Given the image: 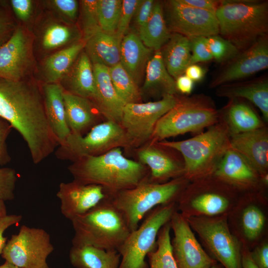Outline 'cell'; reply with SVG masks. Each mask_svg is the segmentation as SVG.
<instances>
[{
	"mask_svg": "<svg viewBox=\"0 0 268 268\" xmlns=\"http://www.w3.org/2000/svg\"><path fill=\"white\" fill-rule=\"evenodd\" d=\"M84 46V41L76 42L49 56L44 64L46 83H58L62 80L68 72Z\"/></svg>",
	"mask_w": 268,
	"mask_h": 268,
	"instance_id": "cell-34",
	"label": "cell"
},
{
	"mask_svg": "<svg viewBox=\"0 0 268 268\" xmlns=\"http://www.w3.org/2000/svg\"><path fill=\"white\" fill-rule=\"evenodd\" d=\"M141 0H122L120 17L116 32L121 39L127 34L132 19Z\"/></svg>",
	"mask_w": 268,
	"mask_h": 268,
	"instance_id": "cell-43",
	"label": "cell"
},
{
	"mask_svg": "<svg viewBox=\"0 0 268 268\" xmlns=\"http://www.w3.org/2000/svg\"><path fill=\"white\" fill-rule=\"evenodd\" d=\"M182 3L189 6L206 10L215 14L220 2L214 0H179Z\"/></svg>",
	"mask_w": 268,
	"mask_h": 268,
	"instance_id": "cell-51",
	"label": "cell"
},
{
	"mask_svg": "<svg viewBox=\"0 0 268 268\" xmlns=\"http://www.w3.org/2000/svg\"><path fill=\"white\" fill-rule=\"evenodd\" d=\"M12 129L10 124L0 117V165H1L9 163L11 160L6 141Z\"/></svg>",
	"mask_w": 268,
	"mask_h": 268,
	"instance_id": "cell-48",
	"label": "cell"
},
{
	"mask_svg": "<svg viewBox=\"0 0 268 268\" xmlns=\"http://www.w3.org/2000/svg\"><path fill=\"white\" fill-rule=\"evenodd\" d=\"M122 39L116 33L98 31L85 42V53L92 65L100 64L109 68L120 62Z\"/></svg>",
	"mask_w": 268,
	"mask_h": 268,
	"instance_id": "cell-27",
	"label": "cell"
},
{
	"mask_svg": "<svg viewBox=\"0 0 268 268\" xmlns=\"http://www.w3.org/2000/svg\"><path fill=\"white\" fill-rule=\"evenodd\" d=\"M230 136L227 124L220 116L217 123L193 137L157 142L180 153L184 165L183 176L194 181L213 175L230 147Z\"/></svg>",
	"mask_w": 268,
	"mask_h": 268,
	"instance_id": "cell-3",
	"label": "cell"
},
{
	"mask_svg": "<svg viewBox=\"0 0 268 268\" xmlns=\"http://www.w3.org/2000/svg\"><path fill=\"white\" fill-rule=\"evenodd\" d=\"M63 215L70 221L94 207L109 197L101 186L84 184L73 180L62 182L57 193Z\"/></svg>",
	"mask_w": 268,
	"mask_h": 268,
	"instance_id": "cell-16",
	"label": "cell"
},
{
	"mask_svg": "<svg viewBox=\"0 0 268 268\" xmlns=\"http://www.w3.org/2000/svg\"><path fill=\"white\" fill-rule=\"evenodd\" d=\"M136 34L144 45L154 52L160 50L167 43L171 33L167 27L160 2L155 1L148 20Z\"/></svg>",
	"mask_w": 268,
	"mask_h": 268,
	"instance_id": "cell-32",
	"label": "cell"
},
{
	"mask_svg": "<svg viewBox=\"0 0 268 268\" xmlns=\"http://www.w3.org/2000/svg\"><path fill=\"white\" fill-rule=\"evenodd\" d=\"M109 73L117 94L126 104L140 102L141 97L138 84L120 63L110 67Z\"/></svg>",
	"mask_w": 268,
	"mask_h": 268,
	"instance_id": "cell-36",
	"label": "cell"
},
{
	"mask_svg": "<svg viewBox=\"0 0 268 268\" xmlns=\"http://www.w3.org/2000/svg\"><path fill=\"white\" fill-rule=\"evenodd\" d=\"M211 268H222L221 267L218 266V265H217V263L215 264V265H213ZM223 268H224L223 267Z\"/></svg>",
	"mask_w": 268,
	"mask_h": 268,
	"instance_id": "cell-58",
	"label": "cell"
},
{
	"mask_svg": "<svg viewBox=\"0 0 268 268\" xmlns=\"http://www.w3.org/2000/svg\"><path fill=\"white\" fill-rule=\"evenodd\" d=\"M169 222L174 233L171 245L178 268H211L216 264L203 249L181 213L175 211Z\"/></svg>",
	"mask_w": 268,
	"mask_h": 268,
	"instance_id": "cell-14",
	"label": "cell"
},
{
	"mask_svg": "<svg viewBox=\"0 0 268 268\" xmlns=\"http://www.w3.org/2000/svg\"><path fill=\"white\" fill-rule=\"evenodd\" d=\"M221 117L226 122L230 134L252 131L265 126L254 110L238 99H230Z\"/></svg>",
	"mask_w": 268,
	"mask_h": 268,
	"instance_id": "cell-31",
	"label": "cell"
},
{
	"mask_svg": "<svg viewBox=\"0 0 268 268\" xmlns=\"http://www.w3.org/2000/svg\"><path fill=\"white\" fill-rule=\"evenodd\" d=\"M242 268H259L253 260L250 253L246 250H241Z\"/></svg>",
	"mask_w": 268,
	"mask_h": 268,
	"instance_id": "cell-55",
	"label": "cell"
},
{
	"mask_svg": "<svg viewBox=\"0 0 268 268\" xmlns=\"http://www.w3.org/2000/svg\"><path fill=\"white\" fill-rule=\"evenodd\" d=\"M6 214V207L3 202L0 201V215Z\"/></svg>",
	"mask_w": 268,
	"mask_h": 268,
	"instance_id": "cell-57",
	"label": "cell"
},
{
	"mask_svg": "<svg viewBox=\"0 0 268 268\" xmlns=\"http://www.w3.org/2000/svg\"><path fill=\"white\" fill-rule=\"evenodd\" d=\"M42 91L46 117L60 145L71 134L66 118L64 88L59 83H46Z\"/></svg>",
	"mask_w": 268,
	"mask_h": 268,
	"instance_id": "cell-24",
	"label": "cell"
},
{
	"mask_svg": "<svg viewBox=\"0 0 268 268\" xmlns=\"http://www.w3.org/2000/svg\"><path fill=\"white\" fill-rule=\"evenodd\" d=\"M17 179V174L13 169L0 168V201L4 202L14 198Z\"/></svg>",
	"mask_w": 268,
	"mask_h": 268,
	"instance_id": "cell-42",
	"label": "cell"
},
{
	"mask_svg": "<svg viewBox=\"0 0 268 268\" xmlns=\"http://www.w3.org/2000/svg\"><path fill=\"white\" fill-rule=\"evenodd\" d=\"M167 149V147L152 141L138 152L140 163L146 165L150 170L149 180L151 182L165 183L184 175V162L179 160Z\"/></svg>",
	"mask_w": 268,
	"mask_h": 268,
	"instance_id": "cell-18",
	"label": "cell"
},
{
	"mask_svg": "<svg viewBox=\"0 0 268 268\" xmlns=\"http://www.w3.org/2000/svg\"><path fill=\"white\" fill-rule=\"evenodd\" d=\"M215 15L219 35L241 51L268 35V2L222 0Z\"/></svg>",
	"mask_w": 268,
	"mask_h": 268,
	"instance_id": "cell-5",
	"label": "cell"
},
{
	"mask_svg": "<svg viewBox=\"0 0 268 268\" xmlns=\"http://www.w3.org/2000/svg\"><path fill=\"white\" fill-rule=\"evenodd\" d=\"M169 222L160 229L155 250L147 255L148 268H178L172 252Z\"/></svg>",
	"mask_w": 268,
	"mask_h": 268,
	"instance_id": "cell-35",
	"label": "cell"
},
{
	"mask_svg": "<svg viewBox=\"0 0 268 268\" xmlns=\"http://www.w3.org/2000/svg\"><path fill=\"white\" fill-rule=\"evenodd\" d=\"M191 42L190 65L210 61L213 58L209 50L206 37L189 38Z\"/></svg>",
	"mask_w": 268,
	"mask_h": 268,
	"instance_id": "cell-44",
	"label": "cell"
},
{
	"mask_svg": "<svg viewBox=\"0 0 268 268\" xmlns=\"http://www.w3.org/2000/svg\"><path fill=\"white\" fill-rule=\"evenodd\" d=\"M73 38L72 28L66 25L54 23L47 26L44 31L41 43L44 49L52 50L67 44Z\"/></svg>",
	"mask_w": 268,
	"mask_h": 268,
	"instance_id": "cell-38",
	"label": "cell"
},
{
	"mask_svg": "<svg viewBox=\"0 0 268 268\" xmlns=\"http://www.w3.org/2000/svg\"><path fill=\"white\" fill-rule=\"evenodd\" d=\"M95 80L94 105L107 121L120 124L126 103L117 94L112 82L109 68L100 64H93Z\"/></svg>",
	"mask_w": 268,
	"mask_h": 268,
	"instance_id": "cell-21",
	"label": "cell"
},
{
	"mask_svg": "<svg viewBox=\"0 0 268 268\" xmlns=\"http://www.w3.org/2000/svg\"><path fill=\"white\" fill-rule=\"evenodd\" d=\"M142 89L160 94L176 95L175 79L169 73L160 50L155 51L147 62Z\"/></svg>",
	"mask_w": 268,
	"mask_h": 268,
	"instance_id": "cell-30",
	"label": "cell"
},
{
	"mask_svg": "<svg viewBox=\"0 0 268 268\" xmlns=\"http://www.w3.org/2000/svg\"><path fill=\"white\" fill-rule=\"evenodd\" d=\"M69 259L75 268H118L121 255L117 250L93 246H72Z\"/></svg>",
	"mask_w": 268,
	"mask_h": 268,
	"instance_id": "cell-28",
	"label": "cell"
},
{
	"mask_svg": "<svg viewBox=\"0 0 268 268\" xmlns=\"http://www.w3.org/2000/svg\"><path fill=\"white\" fill-rule=\"evenodd\" d=\"M209 84L217 87L251 76L268 67V35L262 37L247 49L241 51L225 64Z\"/></svg>",
	"mask_w": 268,
	"mask_h": 268,
	"instance_id": "cell-15",
	"label": "cell"
},
{
	"mask_svg": "<svg viewBox=\"0 0 268 268\" xmlns=\"http://www.w3.org/2000/svg\"><path fill=\"white\" fill-rule=\"evenodd\" d=\"M216 261L224 268H242L241 249L231 233L226 218L201 215L184 216Z\"/></svg>",
	"mask_w": 268,
	"mask_h": 268,
	"instance_id": "cell-10",
	"label": "cell"
},
{
	"mask_svg": "<svg viewBox=\"0 0 268 268\" xmlns=\"http://www.w3.org/2000/svg\"><path fill=\"white\" fill-rule=\"evenodd\" d=\"M0 268H20L15 265L6 261L2 265H0Z\"/></svg>",
	"mask_w": 268,
	"mask_h": 268,
	"instance_id": "cell-56",
	"label": "cell"
},
{
	"mask_svg": "<svg viewBox=\"0 0 268 268\" xmlns=\"http://www.w3.org/2000/svg\"><path fill=\"white\" fill-rule=\"evenodd\" d=\"M9 3L13 12L18 19L25 22L30 18L33 9L32 0H11Z\"/></svg>",
	"mask_w": 268,
	"mask_h": 268,
	"instance_id": "cell-49",
	"label": "cell"
},
{
	"mask_svg": "<svg viewBox=\"0 0 268 268\" xmlns=\"http://www.w3.org/2000/svg\"><path fill=\"white\" fill-rule=\"evenodd\" d=\"M212 176L229 186L245 189L255 187L261 180V176L249 162L230 147Z\"/></svg>",
	"mask_w": 268,
	"mask_h": 268,
	"instance_id": "cell-20",
	"label": "cell"
},
{
	"mask_svg": "<svg viewBox=\"0 0 268 268\" xmlns=\"http://www.w3.org/2000/svg\"><path fill=\"white\" fill-rule=\"evenodd\" d=\"M68 170L74 180L100 186L109 194L132 189L150 174L145 166L124 156L120 147L80 158L72 162Z\"/></svg>",
	"mask_w": 268,
	"mask_h": 268,
	"instance_id": "cell-2",
	"label": "cell"
},
{
	"mask_svg": "<svg viewBox=\"0 0 268 268\" xmlns=\"http://www.w3.org/2000/svg\"><path fill=\"white\" fill-rule=\"evenodd\" d=\"M251 257L259 268H268V245L265 243L250 253Z\"/></svg>",
	"mask_w": 268,
	"mask_h": 268,
	"instance_id": "cell-52",
	"label": "cell"
},
{
	"mask_svg": "<svg viewBox=\"0 0 268 268\" xmlns=\"http://www.w3.org/2000/svg\"><path fill=\"white\" fill-rule=\"evenodd\" d=\"M160 51L168 72L175 79L184 74L186 68L190 65L191 59V42L189 38L172 33Z\"/></svg>",
	"mask_w": 268,
	"mask_h": 268,
	"instance_id": "cell-29",
	"label": "cell"
},
{
	"mask_svg": "<svg viewBox=\"0 0 268 268\" xmlns=\"http://www.w3.org/2000/svg\"><path fill=\"white\" fill-rule=\"evenodd\" d=\"M72 246L118 249L132 232L123 213L109 197L85 213L71 220Z\"/></svg>",
	"mask_w": 268,
	"mask_h": 268,
	"instance_id": "cell-4",
	"label": "cell"
},
{
	"mask_svg": "<svg viewBox=\"0 0 268 268\" xmlns=\"http://www.w3.org/2000/svg\"><path fill=\"white\" fill-rule=\"evenodd\" d=\"M63 98L67 121L71 134L83 135L87 130L97 124V114L91 101L64 90Z\"/></svg>",
	"mask_w": 268,
	"mask_h": 268,
	"instance_id": "cell-26",
	"label": "cell"
},
{
	"mask_svg": "<svg viewBox=\"0 0 268 268\" xmlns=\"http://www.w3.org/2000/svg\"><path fill=\"white\" fill-rule=\"evenodd\" d=\"M215 178V183L211 184L204 182L202 179L194 181L193 186L186 190L192 193L191 208L201 215L213 216L222 213L230 204L227 193L221 187L222 182Z\"/></svg>",
	"mask_w": 268,
	"mask_h": 268,
	"instance_id": "cell-22",
	"label": "cell"
},
{
	"mask_svg": "<svg viewBox=\"0 0 268 268\" xmlns=\"http://www.w3.org/2000/svg\"><path fill=\"white\" fill-rule=\"evenodd\" d=\"M154 52L144 45L136 33L130 32L123 37L120 63L137 84Z\"/></svg>",
	"mask_w": 268,
	"mask_h": 268,
	"instance_id": "cell-25",
	"label": "cell"
},
{
	"mask_svg": "<svg viewBox=\"0 0 268 268\" xmlns=\"http://www.w3.org/2000/svg\"><path fill=\"white\" fill-rule=\"evenodd\" d=\"M32 63L31 41L21 27L0 45V78L21 80Z\"/></svg>",
	"mask_w": 268,
	"mask_h": 268,
	"instance_id": "cell-17",
	"label": "cell"
},
{
	"mask_svg": "<svg viewBox=\"0 0 268 268\" xmlns=\"http://www.w3.org/2000/svg\"><path fill=\"white\" fill-rule=\"evenodd\" d=\"M98 0H83L80 1L81 23L84 41L100 30L98 10Z\"/></svg>",
	"mask_w": 268,
	"mask_h": 268,
	"instance_id": "cell-41",
	"label": "cell"
},
{
	"mask_svg": "<svg viewBox=\"0 0 268 268\" xmlns=\"http://www.w3.org/2000/svg\"><path fill=\"white\" fill-rule=\"evenodd\" d=\"M16 28L5 2H0V45L10 38Z\"/></svg>",
	"mask_w": 268,
	"mask_h": 268,
	"instance_id": "cell-45",
	"label": "cell"
},
{
	"mask_svg": "<svg viewBox=\"0 0 268 268\" xmlns=\"http://www.w3.org/2000/svg\"><path fill=\"white\" fill-rule=\"evenodd\" d=\"M129 145L121 125L107 120L93 126L85 135L71 133L58 146L55 155L60 160L73 162L82 157L98 156L112 149Z\"/></svg>",
	"mask_w": 268,
	"mask_h": 268,
	"instance_id": "cell-9",
	"label": "cell"
},
{
	"mask_svg": "<svg viewBox=\"0 0 268 268\" xmlns=\"http://www.w3.org/2000/svg\"><path fill=\"white\" fill-rule=\"evenodd\" d=\"M220 117L213 101L204 95L178 97L157 122L151 139L158 142L187 133L199 134L217 123Z\"/></svg>",
	"mask_w": 268,
	"mask_h": 268,
	"instance_id": "cell-7",
	"label": "cell"
},
{
	"mask_svg": "<svg viewBox=\"0 0 268 268\" xmlns=\"http://www.w3.org/2000/svg\"><path fill=\"white\" fill-rule=\"evenodd\" d=\"M0 117L21 135L34 164L59 145L46 117L43 91L33 84L0 78Z\"/></svg>",
	"mask_w": 268,
	"mask_h": 268,
	"instance_id": "cell-1",
	"label": "cell"
},
{
	"mask_svg": "<svg viewBox=\"0 0 268 268\" xmlns=\"http://www.w3.org/2000/svg\"><path fill=\"white\" fill-rule=\"evenodd\" d=\"M184 74L194 82H199L204 77L206 70L198 64H192L187 67Z\"/></svg>",
	"mask_w": 268,
	"mask_h": 268,
	"instance_id": "cell-53",
	"label": "cell"
},
{
	"mask_svg": "<svg viewBox=\"0 0 268 268\" xmlns=\"http://www.w3.org/2000/svg\"><path fill=\"white\" fill-rule=\"evenodd\" d=\"M163 12L171 33L189 38L219 35L218 23L213 13L185 4L179 0L165 2Z\"/></svg>",
	"mask_w": 268,
	"mask_h": 268,
	"instance_id": "cell-13",
	"label": "cell"
},
{
	"mask_svg": "<svg viewBox=\"0 0 268 268\" xmlns=\"http://www.w3.org/2000/svg\"><path fill=\"white\" fill-rule=\"evenodd\" d=\"M54 250L46 230L22 225L6 243L1 255L20 268H50L47 260Z\"/></svg>",
	"mask_w": 268,
	"mask_h": 268,
	"instance_id": "cell-11",
	"label": "cell"
},
{
	"mask_svg": "<svg viewBox=\"0 0 268 268\" xmlns=\"http://www.w3.org/2000/svg\"><path fill=\"white\" fill-rule=\"evenodd\" d=\"M265 222L262 211L257 206L249 205L243 211L242 225L245 237L249 240L256 239L262 232Z\"/></svg>",
	"mask_w": 268,
	"mask_h": 268,
	"instance_id": "cell-39",
	"label": "cell"
},
{
	"mask_svg": "<svg viewBox=\"0 0 268 268\" xmlns=\"http://www.w3.org/2000/svg\"><path fill=\"white\" fill-rule=\"evenodd\" d=\"M153 0H141L134 15V24L137 33L148 20L155 3Z\"/></svg>",
	"mask_w": 268,
	"mask_h": 268,
	"instance_id": "cell-47",
	"label": "cell"
},
{
	"mask_svg": "<svg viewBox=\"0 0 268 268\" xmlns=\"http://www.w3.org/2000/svg\"><path fill=\"white\" fill-rule=\"evenodd\" d=\"M194 81L185 74L175 79V84L177 91L184 94H190L194 87Z\"/></svg>",
	"mask_w": 268,
	"mask_h": 268,
	"instance_id": "cell-54",
	"label": "cell"
},
{
	"mask_svg": "<svg viewBox=\"0 0 268 268\" xmlns=\"http://www.w3.org/2000/svg\"><path fill=\"white\" fill-rule=\"evenodd\" d=\"M229 144L261 176L268 173V132L266 126L248 132L231 134Z\"/></svg>",
	"mask_w": 268,
	"mask_h": 268,
	"instance_id": "cell-19",
	"label": "cell"
},
{
	"mask_svg": "<svg viewBox=\"0 0 268 268\" xmlns=\"http://www.w3.org/2000/svg\"><path fill=\"white\" fill-rule=\"evenodd\" d=\"M187 180L182 176L157 183L151 182L148 177L132 189L110 194L109 197L123 213L133 231L150 210L179 200Z\"/></svg>",
	"mask_w": 268,
	"mask_h": 268,
	"instance_id": "cell-6",
	"label": "cell"
},
{
	"mask_svg": "<svg viewBox=\"0 0 268 268\" xmlns=\"http://www.w3.org/2000/svg\"><path fill=\"white\" fill-rule=\"evenodd\" d=\"M122 5V0H98V15L101 30L109 33H116Z\"/></svg>",
	"mask_w": 268,
	"mask_h": 268,
	"instance_id": "cell-37",
	"label": "cell"
},
{
	"mask_svg": "<svg viewBox=\"0 0 268 268\" xmlns=\"http://www.w3.org/2000/svg\"><path fill=\"white\" fill-rule=\"evenodd\" d=\"M176 209L173 202L159 205L146 215L141 225L130 233L117 250L121 258L118 268H148L145 259L156 248L158 233Z\"/></svg>",
	"mask_w": 268,
	"mask_h": 268,
	"instance_id": "cell-8",
	"label": "cell"
},
{
	"mask_svg": "<svg viewBox=\"0 0 268 268\" xmlns=\"http://www.w3.org/2000/svg\"><path fill=\"white\" fill-rule=\"evenodd\" d=\"M51 6L63 17L69 21H74L78 11V2L76 0H53L50 1Z\"/></svg>",
	"mask_w": 268,
	"mask_h": 268,
	"instance_id": "cell-46",
	"label": "cell"
},
{
	"mask_svg": "<svg viewBox=\"0 0 268 268\" xmlns=\"http://www.w3.org/2000/svg\"><path fill=\"white\" fill-rule=\"evenodd\" d=\"M175 95H165L156 101L125 105L120 125L129 145L138 146L151 138L158 121L177 103Z\"/></svg>",
	"mask_w": 268,
	"mask_h": 268,
	"instance_id": "cell-12",
	"label": "cell"
},
{
	"mask_svg": "<svg viewBox=\"0 0 268 268\" xmlns=\"http://www.w3.org/2000/svg\"><path fill=\"white\" fill-rule=\"evenodd\" d=\"M218 96L230 99H244L259 109L264 119L268 121V79L267 77L252 80L237 81L216 88Z\"/></svg>",
	"mask_w": 268,
	"mask_h": 268,
	"instance_id": "cell-23",
	"label": "cell"
},
{
	"mask_svg": "<svg viewBox=\"0 0 268 268\" xmlns=\"http://www.w3.org/2000/svg\"><path fill=\"white\" fill-rule=\"evenodd\" d=\"M206 42L213 60L218 63L226 64L240 52L232 43L219 35L207 37Z\"/></svg>",
	"mask_w": 268,
	"mask_h": 268,
	"instance_id": "cell-40",
	"label": "cell"
},
{
	"mask_svg": "<svg viewBox=\"0 0 268 268\" xmlns=\"http://www.w3.org/2000/svg\"><path fill=\"white\" fill-rule=\"evenodd\" d=\"M22 219L21 215L6 214L0 215V255L6 244V238L3 235L4 231L9 227L19 223Z\"/></svg>",
	"mask_w": 268,
	"mask_h": 268,
	"instance_id": "cell-50",
	"label": "cell"
},
{
	"mask_svg": "<svg viewBox=\"0 0 268 268\" xmlns=\"http://www.w3.org/2000/svg\"><path fill=\"white\" fill-rule=\"evenodd\" d=\"M76 62L67 88L64 90L93 101L95 80L92 64L85 52L80 53Z\"/></svg>",
	"mask_w": 268,
	"mask_h": 268,
	"instance_id": "cell-33",
	"label": "cell"
}]
</instances>
